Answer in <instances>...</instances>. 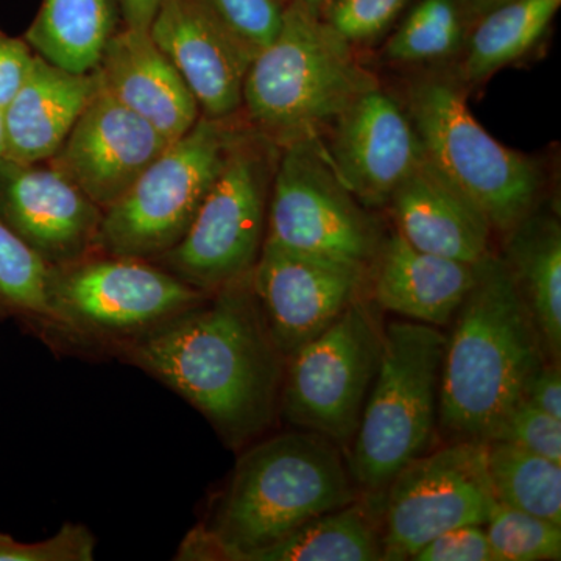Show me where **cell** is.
<instances>
[{
	"label": "cell",
	"mask_w": 561,
	"mask_h": 561,
	"mask_svg": "<svg viewBox=\"0 0 561 561\" xmlns=\"http://www.w3.org/2000/svg\"><path fill=\"white\" fill-rule=\"evenodd\" d=\"M108 356L184 398L228 448L256 440L278 419L286 357L262 319L251 272Z\"/></svg>",
	"instance_id": "6da1fadb"
},
{
	"label": "cell",
	"mask_w": 561,
	"mask_h": 561,
	"mask_svg": "<svg viewBox=\"0 0 561 561\" xmlns=\"http://www.w3.org/2000/svg\"><path fill=\"white\" fill-rule=\"evenodd\" d=\"M356 500L335 443L305 430L273 435L239 457L209 522L187 534L176 560L249 561L301 524Z\"/></svg>",
	"instance_id": "7a4b0ae2"
},
{
	"label": "cell",
	"mask_w": 561,
	"mask_h": 561,
	"mask_svg": "<svg viewBox=\"0 0 561 561\" xmlns=\"http://www.w3.org/2000/svg\"><path fill=\"white\" fill-rule=\"evenodd\" d=\"M446 337L438 424L454 440L490 443L545 362V346L502 257L476 264Z\"/></svg>",
	"instance_id": "3957f363"
},
{
	"label": "cell",
	"mask_w": 561,
	"mask_h": 561,
	"mask_svg": "<svg viewBox=\"0 0 561 561\" xmlns=\"http://www.w3.org/2000/svg\"><path fill=\"white\" fill-rule=\"evenodd\" d=\"M353 47L319 13L290 0L278 35L247 70L241 108L247 125L278 147L319 136L378 83Z\"/></svg>",
	"instance_id": "277c9868"
},
{
	"label": "cell",
	"mask_w": 561,
	"mask_h": 561,
	"mask_svg": "<svg viewBox=\"0 0 561 561\" xmlns=\"http://www.w3.org/2000/svg\"><path fill=\"white\" fill-rule=\"evenodd\" d=\"M446 335L437 327L393 321L354 434L348 467L356 485L383 493L394 476L430 448L438 420Z\"/></svg>",
	"instance_id": "5b68a950"
},
{
	"label": "cell",
	"mask_w": 561,
	"mask_h": 561,
	"mask_svg": "<svg viewBox=\"0 0 561 561\" xmlns=\"http://www.w3.org/2000/svg\"><path fill=\"white\" fill-rule=\"evenodd\" d=\"M405 108L427 160L482 209L493 230L508 234L534 213L540 168L479 124L456 80L427 76L413 81Z\"/></svg>",
	"instance_id": "8992f818"
},
{
	"label": "cell",
	"mask_w": 561,
	"mask_h": 561,
	"mask_svg": "<svg viewBox=\"0 0 561 561\" xmlns=\"http://www.w3.org/2000/svg\"><path fill=\"white\" fill-rule=\"evenodd\" d=\"M279 147L243 125L184 238L154 264L213 294L253 271L267 231Z\"/></svg>",
	"instance_id": "52a82bcc"
},
{
	"label": "cell",
	"mask_w": 561,
	"mask_h": 561,
	"mask_svg": "<svg viewBox=\"0 0 561 561\" xmlns=\"http://www.w3.org/2000/svg\"><path fill=\"white\" fill-rule=\"evenodd\" d=\"M201 116L173 140L119 202L103 210L99 253L157 261L190 230L243 125Z\"/></svg>",
	"instance_id": "ba28073f"
},
{
	"label": "cell",
	"mask_w": 561,
	"mask_h": 561,
	"mask_svg": "<svg viewBox=\"0 0 561 561\" xmlns=\"http://www.w3.org/2000/svg\"><path fill=\"white\" fill-rule=\"evenodd\" d=\"M49 290L70 348L105 354L202 305L210 295L154 262L105 253L51 267Z\"/></svg>",
	"instance_id": "9c48e42d"
},
{
	"label": "cell",
	"mask_w": 561,
	"mask_h": 561,
	"mask_svg": "<svg viewBox=\"0 0 561 561\" xmlns=\"http://www.w3.org/2000/svg\"><path fill=\"white\" fill-rule=\"evenodd\" d=\"M383 330L359 298L286 357L278 416L343 448L353 442L381 362Z\"/></svg>",
	"instance_id": "30bf717a"
},
{
	"label": "cell",
	"mask_w": 561,
	"mask_h": 561,
	"mask_svg": "<svg viewBox=\"0 0 561 561\" xmlns=\"http://www.w3.org/2000/svg\"><path fill=\"white\" fill-rule=\"evenodd\" d=\"M265 239L365 268L381 245L378 227L335 172L319 136L279 147Z\"/></svg>",
	"instance_id": "8fae6325"
},
{
	"label": "cell",
	"mask_w": 561,
	"mask_h": 561,
	"mask_svg": "<svg viewBox=\"0 0 561 561\" xmlns=\"http://www.w3.org/2000/svg\"><path fill=\"white\" fill-rule=\"evenodd\" d=\"M489 443L459 440L416 457L383 490V560H411L432 538L456 527L485 526L497 508Z\"/></svg>",
	"instance_id": "7c38bea8"
},
{
	"label": "cell",
	"mask_w": 561,
	"mask_h": 561,
	"mask_svg": "<svg viewBox=\"0 0 561 561\" xmlns=\"http://www.w3.org/2000/svg\"><path fill=\"white\" fill-rule=\"evenodd\" d=\"M365 278L362 265L284 249L265 239L251 271V287L272 341L289 357L359 300Z\"/></svg>",
	"instance_id": "4fadbf2b"
},
{
	"label": "cell",
	"mask_w": 561,
	"mask_h": 561,
	"mask_svg": "<svg viewBox=\"0 0 561 561\" xmlns=\"http://www.w3.org/2000/svg\"><path fill=\"white\" fill-rule=\"evenodd\" d=\"M103 209L49 162L0 158V220L50 265L99 253Z\"/></svg>",
	"instance_id": "5bb4252c"
},
{
	"label": "cell",
	"mask_w": 561,
	"mask_h": 561,
	"mask_svg": "<svg viewBox=\"0 0 561 561\" xmlns=\"http://www.w3.org/2000/svg\"><path fill=\"white\" fill-rule=\"evenodd\" d=\"M171 144L101 88L46 162L106 210Z\"/></svg>",
	"instance_id": "9a60e30c"
},
{
	"label": "cell",
	"mask_w": 561,
	"mask_h": 561,
	"mask_svg": "<svg viewBox=\"0 0 561 561\" xmlns=\"http://www.w3.org/2000/svg\"><path fill=\"white\" fill-rule=\"evenodd\" d=\"M328 154L335 172L364 206H387L423 161L419 133L405 105L373 84L334 121Z\"/></svg>",
	"instance_id": "2e32d148"
},
{
	"label": "cell",
	"mask_w": 561,
	"mask_h": 561,
	"mask_svg": "<svg viewBox=\"0 0 561 561\" xmlns=\"http://www.w3.org/2000/svg\"><path fill=\"white\" fill-rule=\"evenodd\" d=\"M149 33L186 81L202 116L227 119L241 113L243 80L254 57L201 0H161Z\"/></svg>",
	"instance_id": "e0dca14e"
},
{
	"label": "cell",
	"mask_w": 561,
	"mask_h": 561,
	"mask_svg": "<svg viewBox=\"0 0 561 561\" xmlns=\"http://www.w3.org/2000/svg\"><path fill=\"white\" fill-rule=\"evenodd\" d=\"M95 72L106 94L172 142L201 119L190 87L149 32L122 25L106 43Z\"/></svg>",
	"instance_id": "ac0fdd59"
},
{
	"label": "cell",
	"mask_w": 561,
	"mask_h": 561,
	"mask_svg": "<svg viewBox=\"0 0 561 561\" xmlns=\"http://www.w3.org/2000/svg\"><path fill=\"white\" fill-rule=\"evenodd\" d=\"M397 231L426 253L478 264L490 254L489 219L424 154L391 195Z\"/></svg>",
	"instance_id": "d6986e66"
},
{
	"label": "cell",
	"mask_w": 561,
	"mask_h": 561,
	"mask_svg": "<svg viewBox=\"0 0 561 561\" xmlns=\"http://www.w3.org/2000/svg\"><path fill=\"white\" fill-rule=\"evenodd\" d=\"M101 91L98 72H73L35 54L27 76L2 110L3 158L49 161L88 103Z\"/></svg>",
	"instance_id": "ffe728a7"
},
{
	"label": "cell",
	"mask_w": 561,
	"mask_h": 561,
	"mask_svg": "<svg viewBox=\"0 0 561 561\" xmlns=\"http://www.w3.org/2000/svg\"><path fill=\"white\" fill-rule=\"evenodd\" d=\"M371 265L376 305L432 327L454 319L476 276V264L415 249L398 231L381 242Z\"/></svg>",
	"instance_id": "44dd1931"
},
{
	"label": "cell",
	"mask_w": 561,
	"mask_h": 561,
	"mask_svg": "<svg viewBox=\"0 0 561 561\" xmlns=\"http://www.w3.org/2000/svg\"><path fill=\"white\" fill-rule=\"evenodd\" d=\"M504 260L529 309L546 356H561V228L551 214L531 213L508 232Z\"/></svg>",
	"instance_id": "7402d4cb"
},
{
	"label": "cell",
	"mask_w": 561,
	"mask_h": 561,
	"mask_svg": "<svg viewBox=\"0 0 561 561\" xmlns=\"http://www.w3.org/2000/svg\"><path fill=\"white\" fill-rule=\"evenodd\" d=\"M121 27V0H41L24 39L60 68L91 72Z\"/></svg>",
	"instance_id": "603a6c76"
},
{
	"label": "cell",
	"mask_w": 561,
	"mask_h": 561,
	"mask_svg": "<svg viewBox=\"0 0 561 561\" xmlns=\"http://www.w3.org/2000/svg\"><path fill=\"white\" fill-rule=\"evenodd\" d=\"M383 560L381 522L373 504L353 501L301 524L249 561Z\"/></svg>",
	"instance_id": "cb8c5ba5"
},
{
	"label": "cell",
	"mask_w": 561,
	"mask_h": 561,
	"mask_svg": "<svg viewBox=\"0 0 561 561\" xmlns=\"http://www.w3.org/2000/svg\"><path fill=\"white\" fill-rule=\"evenodd\" d=\"M50 268L0 220V321H18L47 345L68 348L65 324L50 300Z\"/></svg>",
	"instance_id": "d4e9b609"
},
{
	"label": "cell",
	"mask_w": 561,
	"mask_h": 561,
	"mask_svg": "<svg viewBox=\"0 0 561 561\" xmlns=\"http://www.w3.org/2000/svg\"><path fill=\"white\" fill-rule=\"evenodd\" d=\"M561 0H512L479 18L461 62L465 80L481 81L529 54L551 27Z\"/></svg>",
	"instance_id": "484cf974"
},
{
	"label": "cell",
	"mask_w": 561,
	"mask_h": 561,
	"mask_svg": "<svg viewBox=\"0 0 561 561\" xmlns=\"http://www.w3.org/2000/svg\"><path fill=\"white\" fill-rule=\"evenodd\" d=\"M489 472L497 504L561 526V463L512 443H489Z\"/></svg>",
	"instance_id": "4316f807"
},
{
	"label": "cell",
	"mask_w": 561,
	"mask_h": 561,
	"mask_svg": "<svg viewBox=\"0 0 561 561\" xmlns=\"http://www.w3.org/2000/svg\"><path fill=\"white\" fill-rule=\"evenodd\" d=\"M465 20L460 0H420L390 36L383 55L397 62L445 60L463 44Z\"/></svg>",
	"instance_id": "83f0119b"
},
{
	"label": "cell",
	"mask_w": 561,
	"mask_h": 561,
	"mask_svg": "<svg viewBox=\"0 0 561 561\" xmlns=\"http://www.w3.org/2000/svg\"><path fill=\"white\" fill-rule=\"evenodd\" d=\"M485 531L496 561L561 559V526L530 513L500 504Z\"/></svg>",
	"instance_id": "f1b7e54d"
},
{
	"label": "cell",
	"mask_w": 561,
	"mask_h": 561,
	"mask_svg": "<svg viewBox=\"0 0 561 561\" xmlns=\"http://www.w3.org/2000/svg\"><path fill=\"white\" fill-rule=\"evenodd\" d=\"M232 38L253 57L278 35L284 18L279 0H201Z\"/></svg>",
	"instance_id": "f546056e"
},
{
	"label": "cell",
	"mask_w": 561,
	"mask_h": 561,
	"mask_svg": "<svg viewBox=\"0 0 561 561\" xmlns=\"http://www.w3.org/2000/svg\"><path fill=\"white\" fill-rule=\"evenodd\" d=\"M412 0H328L320 16L351 46L383 35Z\"/></svg>",
	"instance_id": "4dcf8cb0"
},
{
	"label": "cell",
	"mask_w": 561,
	"mask_h": 561,
	"mask_svg": "<svg viewBox=\"0 0 561 561\" xmlns=\"http://www.w3.org/2000/svg\"><path fill=\"white\" fill-rule=\"evenodd\" d=\"M491 442L512 443L561 463V420L519 400L507 413Z\"/></svg>",
	"instance_id": "1f68e13d"
},
{
	"label": "cell",
	"mask_w": 561,
	"mask_h": 561,
	"mask_svg": "<svg viewBox=\"0 0 561 561\" xmlns=\"http://www.w3.org/2000/svg\"><path fill=\"white\" fill-rule=\"evenodd\" d=\"M95 545L83 524H65L54 537L38 542L18 541L0 531V561H91Z\"/></svg>",
	"instance_id": "d6a6232c"
},
{
	"label": "cell",
	"mask_w": 561,
	"mask_h": 561,
	"mask_svg": "<svg viewBox=\"0 0 561 561\" xmlns=\"http://www.w3.org/2000/svg\"><path fill=\"white\" fill-rule=\"evenodd\" d=\"M415 561H496L491 549L485 526L470 524L443 531L432 538L420 551L413 553Z\"/></svg>",
	"instance_id": "836d02e7"
},
{
	"label": "cell",
	"mask_w": 561,
	"mask_h": 561,
	"mask_svg": "<svg viewBox=\"0 0 561 561\" xmlns=\"http://www.w3.org/2000/svg\"><path fill=\"white\" fill-rule=\"evenodd\" d=\"M35 51L24 38L0 31V111L9 105L31 69Z\"/></svg>",
	"instance_id": "e575fe53"
},
{
	"label": "cell",
	"mask_w": 561,
	"mask_h": 561,
	"mask_svg": "<svg viewBox=\"0 0 561 561\" xmlns=\"http://www.w3.org/2000/svg\"><path fill=\"white\" fill-rule=\"evenodd\" d=\"M523 398L540 411L561 420L560 364L545 362L524 387Z\"/></svg>",
	"instance_id": "d590c367"
},
{
	"label": "cell",
	"mask_w": 561,
	"mask_h": 561,
	"mask_svg": "<svg viewBox=\"0 0 561 561\" xmlns=\"http://www.w3.org/2000/svg\"><path fill=\"white\" fill-rule=\"evenodd\" d=\"M161 0H121L122 25L149 32Z\"/></svg>",
	"instance_id": "8d00e7d4"
},
{
	"label": "cell",
	"mask_w": 561,
	"mask_h": 561,
	"mask_svg": "<svg viewBox=\"0 0 561 561\" xmlns=\"http://www.w3.org/2000/svg\"><path fill=\"white\" fill-rule=\"evenodd\" d=\"M508 2H512V0H465L461 7H463L465 18L476 21L489 11Z\"/></svg>",
	"instance_id": "74e56055"
},
{
	"label": "cell",
	"mask_w": 561,
	"mask_h": 561,
	"mask_svg": "<svg viewBox=\"0 0 561 561\" xmlns=\"http://www.w3.org/2000/svg\"><path fill=\"white\" fill-rule=\"evenodd\" d=\"M294 2L300 3V5L306 7V9L313 11V13L320 14L321 9H323L328 0H294Z\"/></svg>",
	"instance_id": "f35d334b"
},
{
	"label": "cell",
	"mask_w": 561,
	"mask_h": 561,
	"mask_svg": "<svg viewBox=\"0 0 561 561\" xmlns=\"http://www.w3.org/2000/svg\"><path fill=\"white\" fill-rule=\"evenodd\" d=\"M0 158H3V125H2V111H0Z\"/></svg>",
	"instance_id": "ab89813d"
},
{
	"label": "cell",
	"mask_w": 561,
	"mask_h": 561,
	"mask_svg": "<svg viewBox=\"0 0 561 561\" xmlns=\"http://www.w3.org/2000/svg\"><path fill=\"white\" fill-rule=\"evenodd\" d=\"M460 2H461V3H463V2H465V0H460Z\"/></svg>",
	"instance_id": "60d3db41"
}]
</instances>
